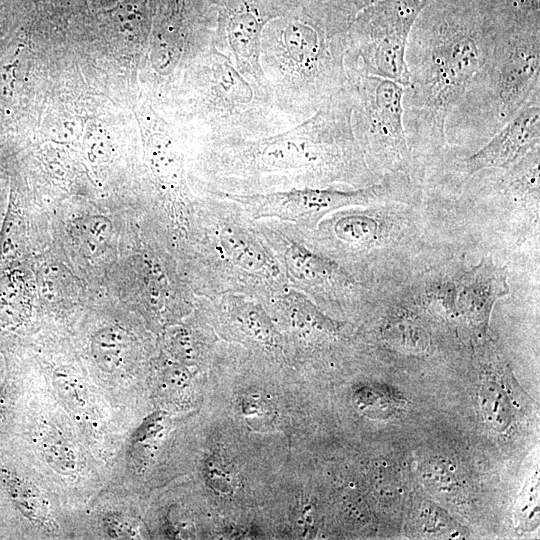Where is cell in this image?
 Segmentation results:
<instances>
[{
  "instance_id": "14",
  "label": "cell",
  "mask_w": 540,
  "mask_h": 540,
  "mask_svg": "<svg viewBox=\"0 0 540 540\" xmlns=\"http://www.w3.org/2000/svg\"><path fill=\"white\" fill-rule=\"evenodd\" d=\"M540 142V86L516 114L486 143L457 163V170L474 175L487 169H507Z\"/></svg>"
},
{
  "instance_id": "2",
  "label": "cell",
  "mask_w": 540,
  "mask_h": 540,
  "mask_svg": "<svg viewBox=\"0 0 540 540\" xmlns=\"http://www.w3.org/2000/svg\"><path fill=\"white\" fill-rule=\"evenodd\" d=\"M500 30L482 0H434L420 13L405 55L403 124L411 153L444 148L447 118L488 61Z\"/></svg>"
},
{
  "instance_id": "4",
  "label": "cell",
  "mask_w": 540,
  "mask_h": 540,
  "mask_svg": "<svg viewBox=\"0 0 540 540\" xmlns=\"http://www.w3.org/2000/svg\"><path fill=\"white\" fill-rule=\"evenodd\" d=\"M187 235L193 242L194 292L201 298L244 294L265 301L289 288L256 221L234 200L196 198Z\"/></svg>"
},
{
  "instance_id": "15",
  "label": "cell",
  "mask_w": 540,
  "mask_h": 540,
  "mask_svg": "<svg viewBox=\"0 0 540 540\" xmlns=\"http://www.w3.org/2000/svg\"><path fill=\"white\" fill-rule=\"evenodd\" d=\"M506 274L490 261H482L459 281V303L471 316H486L492 304L508 293Z\"/></svg>"
},
{
  "instance_id": "26",
  "label": "cell",
  "mask_w": 540,
  "mask_h": 540,
  "mask_svg": "<svg viewBox=\"0 0 540 540\" xmlns=\"http://www.w3.org/2000/svg\"><path fill=\"white\" fill-rule=\"evenodd\" d=\"M105 526L111 538L131 539L138 535L136 528L124 517L112 516L106 519Z\"/></svg>"
},
{
  "instance_id": "24",
  "label": "cell",
  "mask_w": 540,
  "mask_h": 540,
  "mask_svg": "<svg viewBox=\"0 0 540 540\" xmlns=\"http://www.w3.org/2000/svg\"><path fill=\"white\" fill-rule=\"evenodd\" d=\"M55 380L60 392L72 405L76 407L84 406L86 390L74 373L68 369H59L55 372Z\"/></svg>"
},
{
  "instance_id": "1",
  "label": "cell",
  "mask_w": 540,
  "mask_h": 540,
  "mask_svg": "<svg viewBox=\"0 0 540 540\" xmlns=\"http://www.w3.org/2000/svg\"><path fill=\"white\" fill-rule=\"evenodd\" d=\"M347 88L302 122L257 138L198 142L202 195H251L302 187L360 188L369 169L352 128Z\"/></svg>"
},
{
  "instance_id": "10",
  "label": "cell",
  "mask_w": 540,
  "mask_h": 540,
  "mask_svg": "<svg viewBox=\"0 0 540 540\" xmlns=\"http://www.w3.org/2000/svg\"><path fill=\"white\" fill-rule=\"evenodd\" d=\"M212 0H155L148 60L154 74L169 79L214 42Z\"/></svg>"
},
{
  "instance_id": "11",
  "label": "cell",
  "mask_w": 540,
  "mask_h": 540,
  "mask_svg": "<svg viewBox=\"0 0 540 540\" xmlns=\"http://www.w3.org/2000/svg\"><path fill=\"white\" fill-rule=\"evenodd\" d=\"M386 183L360 188L302 187L251 195H217L239 203L253 220L274 219L312 228L335 211L380 201L389 193ZM212 196V195H211Z\"/></svg>"
},
{
  "instance_id": "28",
  "label": "cell",
  "mask_w": 540,
  "mask_h": 540,
  "mask_svg": "<svg viewBox=\"0 0 540 540\" xmlns=\"http://www.w3.org/2000/svg\"><path fill=\"white\" fill-rule=\"evenodd\" d=\"M377 0H345L348 7L356 14L364 7L376 2Z\"/></svg>"
},
{
  "instance_id": "18",
  "label": "cell",
  "mask_w": 540,
  "mask_h": 540,
  "mask_svg": "<svg viewBox=\"0 0 540 540\" xmlns=\"http://www.w3.org/2000/svg\"><path fill=\"white\" fill-rule=\"evenodd\" d=\"M170 353L184 363L200 360L208 348V343L199 335L185 327L172 328L165 337Z\"/></svg>"
},
{
  "instance_id": "19",
  "label": "cell",
  "mask_w": 540,
  "mask_h": 540,
  "mask_svg": "<svg viewBox=\"0 0 540 540\" xmlns=\"http://www.w3.org/2000/svg\"><path fill=\"white\" fill-rule=\"evenodd\" d=\"M79 230L81 244L85 251L96 254L110 241L113 225L108 217L96 214L84 218Z\"/></svg>"
},
{
  "instance_id": "21",
  "label": "cell",
  "mask_w": 540,
  "mask_h": 540,
  "mask_svg": "<svg viewBox=\"0 0 540 540\" xmlns=\"http://www.w3.org/2000/svg\"><path fill=\"white\" fill-rule=\"evenodd\" d=\"M112 141L109 134L102 128H92L84 140V153L87 160L94 166L107 164L112 156Z\"/></svg>"
},
{
  "instance_id": "16",
  "label": "cell",
  "mask_w": 540,
  "mask_h": 540,
  "mask_svg": "<svg viewBox=\"0 0 540 540\" xmlns=\"http://www.w3.org/2000/svg\"><path fill=\"white\" fill-rule=\"evenodd\" d=\"M30 310V291L25 275L19 269L6 270L0 275V322L6 326L19 325Z\"/></svg>"
},
{
  "instance_id": "23",
  "label": "cell",
  "mask_w": 540,
  "mask_h": 540,
  "mask_svg": "<svg viewBox=\"0 0 540 540\" xmlns=\"http://www.w3.org/2000/svg\"><path fill=\"white\" fill-rule=\"evenodd\" d=\"M22 58V49L17 47L0 64V101L12 99L18 79V67Z\"/></svg>"
},
{
  "instance_id": "13",
  "label": "cell",
  "mask_w": 540,
  "mask_h": 540,
  "mask_svg": "<svg viewBox=\"0 0 540 540\" xmlns=\"http://www.w3.org/2000/svg\"><path fill=\"white\" fill-rule=\"evenodd\" d=\"M144 159L165 209L186 234L193 201L186 182L183 145L175 130L147 104L141 112Z\"/></svg>"
},
{
  "instance_id": "29",
  "label": "cell",
  "mask_w": 540,
  "mask_h": 540,
  "mask_svg": "<svg viewBox=\"0 0 540 540\" xmlns=\"http://www.w3.org/2000/svg\"><path fill=\"white\" fill-rule=\"evenodd\" d=\"M116 1H118V2H119V1H121V0H116Z\"/></svg>"
},
{
  "instance_id": "6",
  "label": "cell",
  "mask_w": 540,
  "mask_h": 540,
  "mask_svg": "<svg viewBox=\"0 0 540 540\" xmlns=\"http://www.w3.org/2000/svg\"><path fill=\"white\" fill-rule=\"evenodd\" d=\"M188 76V108L198 142L257 138L292 127L214 42L190 60Z\"/></svg>"
},
{
  "instance_id": "27",
  "label": "cell",
  "mask_w": 540,
  "mask_h": 540,
  "mask_svg": "<svg viewBox=\"0 0 540 540\" xmlns=\"http://www.w3.org/2000/svg\"><path fill=\"white\" fill-rule=\"evenodd\" d=\"M243 410L247 417H254L256 419L269 418L271 414V403L266 401L263 397L251 395L245 398L243 402Z\"/></svg>"
},
{
  "instance_id": "5",
  "label": "cell",
  "mask_w": 540,
  "mask_h": 540,
  "mask_svg": "<svg viewBox=\"0 0 540 540\" xmlns=\"http://www.w3.org/2000/svg\"><path fill=\"white\" fill-rule=\"evenodd\" d=\"M540 86L539 27L501 29L491 55L445 124L447 143H484Z\"/></svg>"
},
{
  "instance_id": "3",
  "label": "cell",
  "mask_w": 540,
  "mask_h": 540,
  "mask_svg": "<svg viewBox=\"0 0 540 540\" xmlns=\"http://www.w3.org/2000/svg\"><path fill=\"white\" fill-rule=\"evenodd\" d=\"M354 16L345 0H302L264 28L260 64L275 107L292 126L346 87Z\"/></svg>"
},
{
  "instance_id": "7",
  "label": "cell",
  "mask_w": 540,
  "mask_h": 540,
  "mask_svg": "<svg viewBox=\"0 0 540 540\" xmlns=\"http://www.w3.org/2000/svg\"><path fill=\"white\" fill-rule=\"evenodd\" d=\"M352 128L371 172L410 170L413 156L403 124L404 86L346 69Z\"/></svg>"
},
{
  "instance_id": "22",
  "label": "cell",
  "mask_w": 540,
  "mask_h": 540,
  "mask_svg": "<svg viewBox=\"0 0 540 540\" xmlns=\"http://www.w3.org/2000/svg\"><path fill=\"white\" fill-rule=\"evenodd\" d=\"M8 489L20 508L32 519H43L45 509L36 493L20 480L10 477L8 479Z\"/></svg>"
},
{
  "instance_id": "8",
  "label": "cell",
  "mask_w": 540,
  "mask_h": 540,
  "mask_svg": "<svg viewBox=\"0 0 540 540\" xmlns=\"http://www.w3.org/2000/svg\"><path fill=\"white\" fill-rule=\"evenodd\" d=\"M433 1L377 0L358 11L349 28L346 69L406 86L409 35L420 13Z\"/></svg>"
},
{
  "instance_id": "9",
  "label": "cell",
  "mask_w": 540,
  "mask_h": 540,
  "mask_svg": "<svg viewBox=\"0 0 540 540\" xmlns=\"http://www.w3.org/2000/svg\"><path fill=\"white\" fill-rule=\"evenodd\" d=\"M264 240L282 267L290 288L302 293L316 306L343 305L357 296L359 282L331 257L316 251L274 219L255 220Z\"/></svg>"
},
{
  "instance_id": "17",
  "label": "cell",
  "mask_w": 540,
  "mask_h": 540,
  "mask_svg": "<svg viewBox=\"0 0 540 540\" xmlns=\"http://www.w3.org/2000/svg\"><path fill=\"white\" fill-rule=\"evenodd\" d=\"M125 352L126 337L117 327L101 328L92 336V357L97 366L106 372H113L122 365Z\"/></svg>"
},
{
  "instance_id": "20",
  "label": "cell",
  "mask_w": 540,
  "mask_h": 540,
  "mask_svg": "<svg viewBox=\"0 0 540 540\" xmlns=\"http://www.w3.org/2000/svg\"><path fill=\"white\" fill-rule=\"evenodd\" d=\"M204 474L208 485L219 494H232L237 487V480L232 468L217 455L206 460Z\"/></svg>"
},
{
  "instance_id": "25",
  "label": "cell",
  "mask_w": 540,
  "mask_h": 540,
  "mask_svg": "<svg viewBox=\"0 0 540 540\" xmlns=\"http://www.w3.org/2000/svg\"><path fill=\"white\" fill-rule=\"evenodd\" d=\"M43 449L47 459L59 470H73L75 456L68 444L61 440L49 438L43 441Z\"/></svg>"
},
{
  "instance_id": "12",
  "label": "cell",
  "mask_w": 540,
  "mask_h": 540,
  "mask_svg": "<svg viewBox=\"0 0 540 540\" xmlns=\"http://www.w3.org/2000/svg\"><path fill=\"white\" fill-rule=\"evenodd\" d=\"M212 1L216 8L214 44L232 59L238 71L250 83L272 101L260 64L262 33L271 20L302 0Z\"/></svg>"
}]
</instances>
